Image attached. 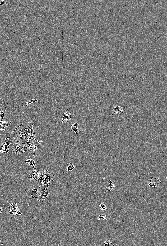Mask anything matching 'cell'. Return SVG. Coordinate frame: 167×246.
I'll return each mask as SVG.
<instances>
[{"label":"cell","mask_w":167,"mask_h":246,"mask_svg":"<svg viewBox=\"0 0 167 246\" xmlns=\"http://www.w3.org/2000/svg\"><path fill=\"white\" fill-rule=\"evenodd\" d=\"M104 245L105 246H114L113 245L109 240H107L104 243Z\"/></svg>","instance_id":"cell-22"},{"label":"cell","mask_w":167,"mask_h":246,"mask_svg":"<svg viewBox=\"0 0 167 246\" xmlns=\"http://www.w3.org/2000/svg\"><path fill=\"white\" fill-rule=\"evenodd\" d=\"M34 123L32 121L21 123L16 129L12 131L13 137L15 141L22 144H25L29 139L32 138L40 144L43 141L42 140L38 141L35 138L33 134L35 132L33 129V125Z\"/></svg>","instance_id":"cell-1"},{"label":"cell","mask_w":167,"mask_h":246,"mask_svg":"<svg viewBox=\"0 0 167 246\" xmlns=\"http://www.w3.org/2000/svg\"><path fill=\"white\" fill-rule=\"evenodd\" d=\"M54 176L47 170L42 171L40 172L37 182H40L45 185L52 183L54 179Z\"/></svg>","instance_id":"cell-2"},{"label":"cell","mask_w":167,"mask_h":246,"mask_svg":"<svg viewBox=\"0 0 167 246\" xmlns=\"http://www.w3.org/2000/svg\"><path fill=\"white\" fill-rule=\"evenodd\" d=\"M12 142V140L9 137L3 139L1 141V145L6 147H8Z\"/></svg>","instance_id":"cell-11"},{"label":"cell","mask_w":167,"mask_h":246,"mask_svg":"<svg viewBox=\"0 0 167 246\" xmlns=\"http://www.w3.org/2000/svg\"><path fill=\"white\" fill-rule=\"evenodd\" d=\"M5 3V1L4 0H1L0 1V5H3Z\"/></svg>","instance_id":"cell-25"},{"label":"cell","mask_w":167,"mask_h":246,"mask_svg":"<svg viewBox=\"0 0 167 246\" xmlns=\"http://www.w3.org/2000/svg\"><path fill=\"white\" fill-rule=\"evenodd\" d=\"M48 184L45 185L40 186L38 188V194L37 199L38 201L40 202H45V199L47 198V196L50 194V192L48 189Z\"/></svg>","instance_id":"cell-3"},{"label":"cell","mask_w":167,"mask_h":246,"mask_svg":"<svg viewBox=\"0 0 167 246\" xmlns=\"http://www.w3.org/2000/svg\"><path fill=\"white\" fill-rule=\"evenodd\" d=\"M162 183L159 179L157 177H151L148 186L154 187L155 188Z\"/></svg>","instance_id":"cell-8"},{"label":"cell","mask_w":167,"mask_h":246,"mask_svg":"<svg viewBox=\"0 0 167 246\" xmlns=\"http://www.w3.org/2000/svg\"><path fill=\"white\" fill-rule=\"evenodd\" d=\"M99 207L102 210H105L107 208L106 206L102 202H101L99 205Z\"/></svg>","instance_id":"cell-23"},{"label":"cell","mask_w":167,"mask_h":246,"mask_svg":"<svg viewBox=\"0 0 167 246\" xmlns=\"http://www.w3.org/2000/svg\"><path fill=\"white\" fill-rule=\"evenodd\" d=\"M71 116V112L68 109L66 110L64 114L61 121L62 123H65L70 121Z\"/></svg>","instance_id":"cell-9"},{"label":"cell","mask_w":167,"mask_h":246,"mask_svg":"<svg viewBox=\"0 0 167 246\" xmlns=\"http://www.w3.org/2000/svg\"><path fill=\"white\" fill-rule=\"evenodd\" d=\"M39 191L37 189L32 188L31 192L32 197L34 199L37 198L38 196Z\"/></svg>","instance_id":"cell-17"},{"label":"cell","mask_w":167,"mask_h":246,"mask_svg":"<svg viewBox=\"0 0 167 246\" xmlns=\"http://www.w3.org/2000/svg\"><path fill=\"white\" fill-rule=\"evenodd\" d=\"M2 207L0 205V214L2 213Z\"/></svg>","instance_id":"cell-26"},{"label":"cell","mask_w":167,"mask_h":246,"mask_svg":"<svg viewBox=\"0 0 167 246\" xmlns=\"http://www.w3.org/2000/svg\"><path fill=\"white\" fill-rule=\"evenodd\" d=\"M39 170H33L28 174V179L32 182H37L40 173Z\"/></svg>","instance_id":"cell-5"},{"label":"cell","mask_w":167,"mask_h":246,"mask_svg":"<svg viewBox=\"0 0 167 246\" xmlns=\"http://www.w3.org/2000/svg\"><path fill=\"white\" fill-rule=\"evenodd\" d=\"M123 110V108L121 107L118 105H115L114 106L111 115L112 116H114L117 113L122 112Z\"/></svg>","instance_id":"cell-15"},{"label":"cell","mask_w":167,"mask_h":246,"mask_svg":"<svg viewBox=\"0 0 167 246\" xmlns=\"http://www.w3.org/2000/svg\"><path fill=\"white\" fill-rule=\"evenodd\" d=\"M38 162L36 158L34 156H29L28 159L24 162L31 166L35 170H36L35 166L37 164Z\"/></svg>","instance_id":"cell-6"},{"label":"cell","mask_w":167,"mask_h":246,"mask_svg":"<svg viewBox=\"0 0 167 246\" xmlns=\"http://www.w3.org/2000/svg\"><path fill=\"white\" fill-rule=\"evenodd\" d=\"M107 216L104 215H99L97 218V220H103L104 219L107 220Z\"/></svg>","instance_id":"cell-21"},{"label":"cell","mask_w":167,"mask_h":246,"mask_svg":"<svg viewBox=\"0 0 167 246\" xmlns=\"http://www.w3.org/2000/svg\"><path fill=\"white\" fill-rule=\"evenodd\" d=\"M4 113L2 111H0V121H2L4 116Z\"/></svg>","instance_id":"cell-24"},{"label":"cell","mask_w":167,"mask_h":246,"mask_svg":"<svg viewBox=\"0 0 167 246\" xmlns=\"http://www.w3.org/2000/svg\"><path fill=\"white\" fill-rule=\"evenodd\" d=\"M6 122V121L2 122V121H0V123H4V122Z\"/></svg>","instance_id":"cell-27"},{"label":"cell","mask_w":167,"mask_h":246,"mask_svg":"<svg viewBox=\"0 0 167 246\" xmlns=\"http://www.w3.org/2000/svg\"><path fill=\"white\" fill-rule=\"evenodd\" d=\"M38 101V100L36 99L31 100L27 99L24 100L23 102L22 103V105L23 107H26L29 104L32 103L37 102Z\"/></svg>","instance_id":"cell-12"},{"label":"cell","mask_w":167,"mask_h":246,"mask_svg":"<svg viewBox=\"0 0 167 246\" xmlns=\"http://www.w3.org/2000/svg\"><path fill=\"white\" fill-rule=\"evenodd\" d=\"M9 210L10 213L11 214L16 216L22 215L17 205V204L14 203L9 205Z\"/></svg>","instance_id":"cell-4"},{"label":"cell","mask_w":167,"mask_h":246,"mask_svg":"<svg viewBox=\"0 0 167 246\" xmlns=\"http://www.w3.org/2000/svg\"><path fill=\"white\" fill-rule=\"evenodd\" d=\"M78 125V124L76 122L75 123H73L71 126L72 129L71 131L74 132L77 135L78 134L79 132L78 129L77 127V126Z\"/></svg>","instance_id":"cell-18"},{"label":"cell","mask_w":167,"mask_h":246,"mask_svg":"<svg viewBox=\"0 0 167 246\" xmlns=\"http://www.w3.org/2000/svg\"><path fill=\"white\" fill-rule=\"evenodd\" d=\"M1 240V237H0V242Z\"/></svg>","instance_id":"cell-28"},{"label":"cell","mask_w":167,"mask_h":246,"mask_svg":"<svg viewBox=\"0 0 167 246\" xmlns=\"http://www.w3.org/2000/svg\"><path fill=\"white\" fill-rule=\"evenodd\" d=\"M39 146V145H36L34 144L33 141L32 145L28 148L27 151L30 154H34L38 151Z\"/></svg>","instance_id":"cell-10"},{"label":"cell","mask_w":167,"mask_h":246,"mask_svg":"<svg viewBox=\"0 0 167 246\" xmlns=\"http://www.w3.org/2000/svg\"><path fill=\"white\" fill-rule=\"evenodd\" d=\"M33 139L32 138L29 139L24 144L23 148V152H25L27 151L28 148L32 145L33 141Z\"/></svg>","instance_id":"cell-13"},{"label":"cell","mask_w":167,"mask_h":246,"mask_svg":"<svg viewBox=\"0 0 167 246\" xmlns=\"http://www.w3.org/2000/svg\"><path fill=\"white\" fill-rule=\"evenodd\" d=\"M109 184L104 190V191L105 192L112 191L115 188V184L111 182V180H109Z\"/></svg>","instance_id":"cell-16"},{"label":"cell","mask_w":167,"mask_h":246,"mask_svg":"<svg viewBox=\"0 0 167 246\" xmlns=\"http://www.w3.org/2000/svg\"><path fill=\"white\" fill-rule=\"evenodd\" d=\"M23 148L19 143H17L14 144L12 150L14 154L19 155L23 152Z\"/></svg>","instance_id":"cell-7"},{"label":"cell","mask_w":167,"mask_h":246,"mask_svg":"<svg viewBox=\"0 0 167 246\" xmlns=\"http://www.w3.org/2000/svg\"><path fill=\"white\" fill-rule=\"evenodd\" d=\"M10 121H6V122L0 123V130H5L8 129L10 126L9 123Z\"/></svg>","instance_id":"cell-14"},{"label":"cell","mask_w":167,"mask_h":246,"mask_svg":"<svg viewBox=\"0 0 167 246\" xmlns=\"http://www.w3.org/2000/svg\"><path fill=\"white\" fill-rule=\"evenodd\" d=\"M9 150V146L8 147H6L3 146H0V152L1 153L6 154L8 152Z\"/></svg>","instance_id":"cell-19"},{"label":"cell","mask_w":167,"mask_h":246,"mask_svg":"<svg viewBox=\"0 0 167 246\" xmlns=\"http://www.w3.org/2000/svg\"><path fill=\"white\" fill-rule=\"evenodd\" d=\"M1 244L2 245H3V243H1Z\"/></svg>","instance_id":"cell-29"},{"label":"cell","mask_w":167,"mask_h":246,"mask_svg":"<svg viewBox=\"0 0 167 246\" xmlns=\"http://www.w3.org/2000/svg\"><path fill=\"white\" fill-rule=\"evenodd\" d=\"M75 167V166L72 163H70L68 164L66 166L67 171H72Z\"/></svg>","instance_id":"cell-20"}]
</instances>
